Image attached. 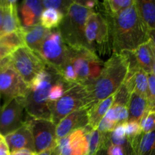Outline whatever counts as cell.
Here are the masks:
<instances>
[{
  "label": "cell",
  "mask_w": 155,
  "mask_h": 155,
  "mask_svg": "<svg viewBox=\"0 0 155 155\" xmlns=\"http://www.w3.org/2000/svg\"><path fill=\"white\" fill-rule=\"evenodd\" d=\"M88 48L101 58L112 51L111 36L107 18L103 13L92 11L86 24Z\"/></svg>",
  "instance_id": "5"
},
{
  "label": "cell",
  "mask_w": 155,
  "mask_h": 155,
  "mask_svg": "<svg viewBox=\"0 0 155 155\" xmlns=\"http://www.w3.org/2000/svg\"><path fill=\"white\" fill-rule=\"evenodd\" d=\"M148 85H149V101L150 107L155 108V77L153 73L148 74Z\"/></svg>",
  "instance_id": "34"
},
{
  "label": "cell",
  "mask_w": 155,
  "mask_h": 155,
  "mask_svg": "<svg viewBox=\"0 0 155 155\" xmlns=\"http://www.w3.org/2000/svg\"><path fill=\"white\" fill-rule=\"evenodd\" d=\"M77 2L80 3L84 7L90 9V10H93L95 7H96L97 4H98V2L94 1V0H86V1H77Z\"/></svg>",
  "instance_id": "39"
},
{
  "label": "cell",
  "mask_w": 155,
  "mask_h": 155,
  "mask_svg": "<svg viewBox=\"0 0 155 155\" xmlns=\"http://www.w3.org/2000/svg\"><path fill=\"white\" fill-rule=\"evenodd\" d=\"M5 136H3L0 133V143H1L2 142H3V141H5Z\"/></svg>",
  "instance_id": "46"
},
{
  "label": "cell",
  "mask_w": 155,
  "mask_h": 155,
  "mask_svg": "<svg viewBox=\"0 0 155 155\" xmlns=\"http://www.w3.org/2000/svg\"><path fill=\"white\" fill-rule=\"evenodd\" d=\"M96 54L86 48H71L68 46V58L74 65L78 83L86 86L89 76V64Z\"/></svg>",
  "instance_id": "13"
},
{
  "label": "cell",
  "mask_w": 155,
  "mask_h": 155,
  "mask_svg": "<svg viewBox=\"0 0 155 155\" xmlns=\"http://www.w3.org/2000/svg\"><path fill=\"white\" fill-rule=\"evenodd\" d=\"M61 77L57 69L46 65L45 69L29 85L27 93L24 98L27 115L35 119L51 121L48 95L53 85Z\"/></svg>",
  "instance_id": "3"
},
{
  "label": "cell",
  "mask_w": 155,
  "mask_h": 155,
  "mask_svg": "<svg viewBox=\"0 0 155 155\" xmlns=\"http://www.w3.org/2000/svg\"><path fill=\"white\" fill-rule=\"evenodd\" d=\"M64 15L54 8L44 9L41 15L39 24L48 30L58 28L63 21Z\"/></svg>",
  "instance_id": "24"
},
{
  "label": "cell",
  "mask_w": 155,
  "mask_h": 155,
  "mask_svg": "<svg viewBox=\"0 0 155 155\" xmlns=\"http://www.w3.org/2000/svg\"><path fill=\"white\" fill-rule=\"evenodd\" d=\"M10 155H36V153L28 149H21L12 151Z\"/></svg>",
  "instance_id": "41"
},
{
  "label": "cell",
  "mask_w": 155,
  "mask_h": 155,
  "mask_svg": "<svg viewBox=\"0 0 155 155\" xmlns=\"http://www.w3.org/2000/svg\"><path fill=\"white\" fill-rule=\"evenodd\" d=\"M62 78L67 82L71 83H78V78H77V73L74 69V65L69 60L68 56V59L64 64L63 66L58 70Z\"/></svg>",
  "instance_id": "30"
},
{
  "label": "cell",
  "mask_w": 155,
  "mask_h": 155,
  "mask_svg": "<svg viewBox=\"0 0 155 155\" xmlns=\"http://www.w3.org/2000/svg\"><path fill=\"white\" fill-rule=\"evenodd\" d=\"M126 136L129 141L133 140L142 134L140 123L137 121H128L125 124Z\"/></svg>",
  "instance_id": "32"
},
{
  "label": "cell",
  "mask_w": 155,
  "mask_h": 155,
  "mask_svg": "<svg viewBox=\"0 0 155 155\" xmlns=\"http://www.w3.org/2000/svg\"><path fill=\"white\" fill-rule=\"evenodd\" d=\"M112 133L115 136L118 138H126V128H125V124H120L116 127V128L112 131Z\"/></svg>",
  "instance_id": "36"
},
{
  "label": "cell",
  "mask_w": 155,
  "mask_h": 155,
  "mask_svg": "<svg viewBox=\"0 0 155 155\" xmlns=\"http://www.w3.org/2000/svg\"><path fill=\"white\" fill-rule=\"evenodd\" d=\"M18 12L20 13L21 24L24 27H30L39 24V18L24 1L18 5Z\"/></svg>",
  "instance_id": "28"
},
{
  "label": "cell",
  "mask_w": 155,
  "mask_h": 155,
  "mask_svg": "<svg viewBox=\"0 0 155 155\" xmlns=\"http://www.w3.org/2000/svg\"><path fill=\"white\" fill-rule=\"evenodd\" d=\"M0 43L13 51L21 47L26 46L24 42V27L18 31L2 36L0 37Z\"/></svg>",
  "instance_id": "25"
},
{
  "label": "cell",
  "mask_w": 155,
  "mask_h": 155,
  "mask_svg": "<svg viewBox=\"0 0 155 155\" xmlns=\"http://www.w3.org/2000/svg\"><path fill=\"white\" fill-rule=\"evenodd\" d=\"M117 126V124L114 121L111 120L106 116H104V117L103 118L102 120L101 121V123L98 125V130L102 133H110V132H112L116 128Z\"/></svg>",
  "instance_id": "33"
},
{
  "label": "cell",
  "mask_w": 155,
  "mask_h": 155,
  "mask_svg": "<svg viewBox=\"0 0 155 155\" xmlns=\"http://www.w3.org/2000/svg\"><path fill=\"white\" fill-rule=\"evenodd\" d=\"M135 2L136 0H106L101 3L104 10V12H101L110 16L117 15L133 5Z\"/></svg>",
  "instance_id": "26"
},
{
  "label": "cell",
  "mask_w": 155,
  "mask_h": 155,
  "mask_svg": "<svg viewBox=\"0 0 155 155\" xmlns=\"http://www.w3.org/2000/svg\"><path fill=\"white\" fill-rule=\"evenodd\" d=\"M12 51H12V50L9 49L8 48L4 46V45H2L0 43V61L3 60V59L8 57V56L12 54Z\"/></svg>",
  "instance_id": "38"
},
{
  "label": "cell",
  "mask_w": 155,
  "mask_h": 155,
  "mask_svg": "<svg viewBox=\"0 0 155 155\" xmlns=\"http://www.w3.org/2000/svg\"><path fill=\"white\" fill-rule=\"evenodd\" d=\"M8 64H9V56L6 58L0 61V71H1V70L5 66V65Z\"/></svg>",
  "instance_id": "43"
},
{
  "label": "cell",
  "mask_w": 155,
  "mask_h": 155,
  "mask_svg": "<svg viewBox=\"0 0 155 155\" xmlns=\"http://www.w3.org/2000/svg\"><path fill=\"white\" fill-rule=\"evenodd\" d=\"M142 133H151L155 130V108L149 107L140 122Z\"/></svg>",
  "instance_id": "29"
},
{
  "label": "cell",
  "mask_w": 155,
  "mask_h": 155,
  "mask_svg": "<svg viewBox=\"0 0 155 155\" xmlns=\"http://www.w3.org/2000/svg\"><path fill=\"white\" fill-rule=\"evenodd\" d=\"M26 120L30 124L36 154L58 145L56 125L51 120L35 119L27 115Z\"/></svg>",
  "instance_id": "9"
},
{
  "label": "cell",
  "mask_w": 155,
  "mask_h": 155,
  "mask_svg": "<svg viewBox=\"0 0 155 155\" xmlns=\"http://www.w3.org/2000/svg\"><path fill=\"white\" fill-rule=\"evenodd\" d=\"M115 94L110 95L108 98L102 100L94 105L92 108L88 110L89 117V126L93 130L98 129V125L102 120L114 101Z\"/></svg>",
  "instance_id": "20"
},
{
  "label": "cell",
  "mask_w": 155,
  "mask_h": 155,
  "mask_svg": "<svg viewBox=\"0 0 155 155\" xmlns=\"http://www.w3.org/2000/svg\"><path fill=\"white\" fill-rule=\"evenodd\" d=\"M139 15L150 30H155V0H136Z\"/></svg>",
  "instance_id": "23"
},
{
  "label": "cell",
  "mask_w": 155,
  "mask_h": 155,
  "mask_svg": "<svg viewBox=\"0 0 155 155\" xmlns=\"http://www.w3.org/2000/svg\"><path fill=\"white\" fill-rule=\"evenodd\" d=\"M73 2L71 0H44L42 5L44 9L54 8L65 15Z\"/></svg>",
  "instance_id": "31"
},
{
  "label": "cell",
  "mask_w": 155,
  "mask_h": 155,
  "mask_svg": "<svg viewBox=\"0 0 155 155\" xmlns=\"http://www.w3.org/2000/svg\"><path fill=\"white\" fill-rule=\"evenodd\" d=\"M150 37H151V39L153 41L155 45V30H151V33H150Z\"/></svg>",
  "instance_id": "45"
},
{
  "label": "cell",
  "mask_w": 155,
  "mask_h": 155,
  "mask_svg": "<svg viewBox=\"0 0 155 155\" xmlns=\"http://www.w3.org/2000/svg\"><path fill=\"white\" fill-rule=\"evenodd\" d=\"M134 155H155V130L130 142Z\"/></svg>",
  "instance_id": "22"
},
{
  "label": "cell",
  "mask_w": 155,
  "mask_h": 155,
  "mask_svg": "<svg viewBox=\"0 0 155 155\" xmlns=\"http://www.w3.org/2000/svg\"><path fill=\"white\" fill-rule=\"evenodd\" d=\"M48 31L49 30L45 29L40 24L27 28L24 27L25 45L35 52L39 53Z\"/></svg>",
  "instance_id": "19"
},
{
  "label": "cell",
  "mask_w": 155,
  "mask_h": 155,
  "mask_svg": "<svg viewBox=\"0 0 155 155\" xmlns=\"http://www.w3.org/2000/svg\"><path fill=\"white\" fill-rule=\"evenodd\" d=\"M104 15L110 27L113 53L134 50L151 39V30L141 18L136 2L117 15Z\"/></svg>",
  "instance_id": "1"
},
{
  "label": "cell",
  "mask_w": 155,
  "mask_h": 155,
  "mask_svg": "<svg viewBox=\"0 0 155 155\" xmlns=\"http://www.w3.org/2000/svg\"><path fill=\"white\" fill-rule=\"evenodd\" d=\"M11 151L5 140L0 143V155H10Z\"/></svg>",
  "instance_id": "40"
},
{
  "label": "cell",
  "mask_w": 155,
  "mask_h": 155,
  "mask_svg": "<svg viewBox=\"0 0 155 155\" xmlns=\"http://www.w3.org/2000/svg\"><path fill=\"white\" fill-rule=\"evenodd\" d=\"M0 98H1V95H0ZM0 108H1V107H0Z\"/></svg>",
  "instance_id": "47"
},
{
  "label": "cell",
  "mask_w": 155,
  "mask_h": 155,
  "mask_svg": "<svg viewBox=\"0 0 155 155\" xmlns=\"http://www.w3.org/2000/svg\"><path fill=\"white\" fill-rule=\"evenodd\" d=\"M38 54L46 64L58 71L68 59V46L66 45L58 29L49 30Z\"/></svg>",
  "instance_id": "8"
},
{
  "label": "cell",
  "mask_w": 155,
  "mask_h": 155,
  "mask_svg": "<svg viewBox=\"0 0 155 155\" xmlns=\"http://www.w3.org/2000/svg\"><path fill=\"white\" fill-rule=\"evenodd\" d=\"M128 64L121 54L113 53L104 62V68L96 81L87 88L89 99L86 110L116 93L124 84L128 74Z\"/></svg>",
  "instance_id": "2"
},
{
  "label": "cell",
  "mask_w": 155,
  "mask_h": 155,
  "mask_svg": "<svg viewBox=\"0 0 155 155\" xmlns=\"http://www.w3.org/2000/svg\"><path fill=\"white\" fill-rule=\"evenodd\" d=\"M95 155H107V150L104 149V148H101L100 151H98L97 154H95Z\"/></svg>",
  "instance_id": "44"
},
{
  "label": "cell",
  "mask_w": 155,
  "mask_h": 155,
  "mask_svg": "<svg viewBox=\"0 0 155 155\" xmlns=\"http://www.w3.org/2000/svg\"><path fill=\"white\" fill-rule=\"evenodd\" d=\"M128 64L129 71L142 69L147 74L153 73V56L151 39L137 48L120 53Z\"/></svg>",
  "instance_id": "12"
},
{
  "label": "cell",
  "mask_w": 155,
  "mask_h": 155,
  "mask_svg": "<svg viewBox=\"0 0 155 155\" xmlns=\"http://www.w3.org/2000/svg\"><path fill=\"white\" fill-rule=\"evenodd\" d=\"M61 155H88L89 142L84 129L77 130L58 140Z\"/></svg>",
  "instance_id": "14"
},
{
  "label": "cell",
  "mask_w": 155,
  "mask_h": 155,
  "mask_svg": "<svg viewBox=\"0 0 155 155\" xmlns=\"http://www.w3.org/2000/svg\"><path fill=\"white\" fill-rule=\"evenodd\" d=\"M86 131L88 142H89V152L88 155H95L102 148L103 133L98 129L93 130L89 126L85 128Z\"/></svg>",
  "instance_id": "27"
},
{
  "label": "cell",
  "mask_w": 155,
  "mask_h": 155,
  "mask_svg": "<svg viewBox=\"0 0 155 155\" xmlns=\"http://www.w3.org/2000/svg\"><path fill=\"white\" fill-rule=\"evenodd\" d=\"M11 152L21 149H28L35 152L34 142L30 124L25 119L24 125L16 131L5 136Z\"/></svg>",
  "instance_id": "16"
},
{
  "label": "cell",
  "mask_w": 155,
  "mask_h": 155,
  "mask_svg": "<svg viewBox=\"0 0 155 155\" xmlns=\"http://www.w3.org/2000/svg\"><path fill=\"white\" fill-rule=\"evenodd\" d=\"M36 155H61V151L58 145H57L54 148H50V149L42 151L39 154H36Z\"/></svg>",
  "instance_id": "37"
},
{
  "label": "cell",
  "mask_w": 155,
  "mask_h": 155,
  "mask_svg": "<svg viewBox=\"0 0 155 155\" xmlns=\"http://www.w3.org/2000/svg\"><path fill=\"white\" fill-rule=\"evenodd\" d=\"M151 50H152V56H153V74L155 77V45L153 41L151 39Z\"/></svg>",
  "instance_id": "42"
},
{
  "label": "cell",
  "mask_w": 155,
  "mask_h": 155,
  "mask_svg": "<svg viewBox=\"0 0 155 155\" xmlns=\"http://www.w3.org/2000/svg\"><path fill=\"white\" fill-rule=\"evenodd\" d=\"M24 2H26V4L28 5L33 9L36 16L40 20L41 15H42V12L44 11L42 1H40V0H25Z\"/></svg>",
  "instance_id": "35"
},
{
  "label": "cell",
  "mask_w": 155,
  "mask_h": 155,
  "mask_svg": "<svg viewBox=\"0 0 155 155\" xmlns=\"http://www.w3.org/2000/svg\"><path fill=\"white\" fill-rule=\"evenodd\" d=\"M9 63L28 85L47 65L38 53L27 46L21 47L12 51L9 55Z\"/></svg>",
  "instance_id": "6"
},
{
  "label": "cell",
  "mask_w": 155,
  "mask_h": 155,
  "mask_svg": "<svg viewBox=\"0 0 155 155\" xmlns=\"http://www.w3.org/2000/svg\"><path fill=\"white\" fill-rule=\"evenodd\" d=\"M29 89V85L17 71L8 64L0 71V95L4 104L18 98H24Z\"/></svg>",
  "instance_id": "10"
},
{
  "label": "cell",
  "mask_w": 155,
  "mask_h": 155,
  "mask_svg": "<svg viewBox=\"0 0 155 155\" xmlns=\"http://www.w3.org/2000/svg\"><path fill=\"white\" fill-rule=\"evenodd\" d=\"M18 3L17 1L5 0L3 7L2 35L8 34L23 28L18 12Z\"/></svg>",
  "instance_id": "18"
},
{
  "label": "cell",
  "mask_w": 155,
  "mask_h": 155,
  "mask_svg": "<svg viewBox=\"0 0 155 155\" xmlns=\"http://www.w3.org/2000/svg\"><path fill=\"white\" fill-rule=\"evenodd\" d=\"M24 98L12 100L0 108V133L6 136L22 127L24 124Z\"/></svg>",
  "instance_id": "11"
},
{
  "label": "cell",
  "mask_w": 155,
  "mask_h": 155,
  "mask_svg": "<svg viewBox=\"0 0 155 155\" xmlns=\"http://www.w3.org/2000/svg\"><path fill=\"white\" fill-rule=\"evenodd\" d=\"M89 126L88 110L85 108L75 110L65 117L56 125L57 139H63L74 131L84 129Z\"/></svg>",
  "instance_id": "15"
},
{
  "label": "cell",
  "mask_w": 155,
  "mask_h": 155,
  "mask_svg": "<svg viewBox=\"0 0 155 155\" xmlns=\"http://www.w3.org/2000/svg\"><path fill=\"white\" fill-rule=\"evenodd\" d=\"M89 91L86 86L76 83L51 106V121L55 125L75 110L86 109Z\"/></svg>",
  "instance_id": "7"
},
{
  "label": "cell",
  "mask_w": 155,
  "mask_h": 155,
  "mask_svg": "<svg viewBox=\"0 0 155 155\" xmlns=\"http://www.w3.org/2000/svg\"><path fill=\"white\" fill-rule=\"evenodd\" d=\"M124 85L130 93H136L148 99V74L142 69L128 71Z\"/></svg>",
  "instance_id": "17"
},
{
  "label": "cell",
  "mask_w": 155,
  "mask_h": 155,
  "mask_svg": "<svg viewBox=\"0 0 155 155\" xmlns=\"http://www.w3.org/2000/svg\"><path fill=\"white\" fill-rule=\"evenodd\" d=\"M93 10L74 1L58 27L66 45L71 48H88L86 39V24ZM89 49V48H88Z\"/></svg>",
  "instance_id": "4"
},
{
  "label": "cell",
  "mask_w": 155,
  "mask_h": 155,
  "mask_svg": "<svg viewBox=\"0 0 155 155\" xmlns=\"http://www.w3.org/2000/svg\"><path fill=\"white\" fill-rule=\"evenodd\" d=\"M149 107L150 104L148 98L139 94L132 93L128 104V121H137L140 123Z\"/></svg>",
  "instance_id": "21"
}]
</instances>
